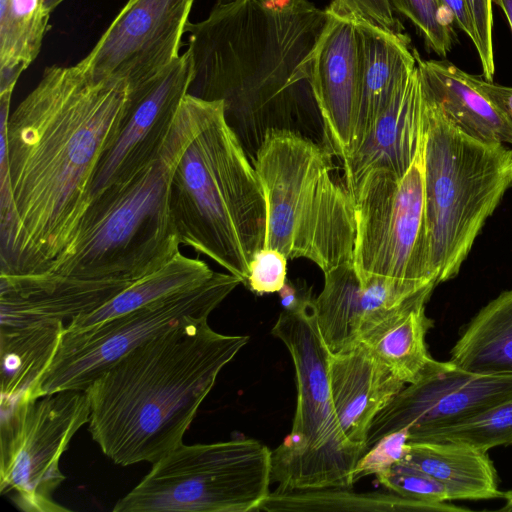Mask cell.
<instances>
[{
  "mask_svg": "<svg viewBox=\"0 0 512 512\" xmlns=\"http://www.w3.org/2000/svg\"><path fill=\"white\" fill-rule=\"evenodd\" d=\"M393 10L405 16L417 28L425 45L445 57L457 41L455 21L440 0H389Z\"/></svg>",
  "mask_w": 512,
  "mask_h": 512,
  "instance_id": "cell-32",
  "label": "cell"
},
{
  "mask_svg": "<svg viewBox=\"0 0 512 512\" xmlns=\"http://www.w3.org/2000/svg\"><path fill=\"white\" fill-rule=\"evenodd\" d=\"M330 12L308 0L217 2L188 23V94L221 100L226 118L318 109L313 61Z\"/></svg>",
  "mask_w": 512,
  "mask_h": 512,
  "instance_id": "cell-3",
  "label": "cell"
},
{
  "mask_svg": "<svg viewBox=\"0 0 512 512\" xmlns=\"http://www.w3.org/2000/svg\"><path fill=\"white\" fill-rule=\"evenodd\" d=\"M63 1L64 0H45V3L49 11L51 12Z\"/></svg>",
  "mask_w": 512,
  "mask_h": 512,
  "instance_id": "cell-42",
  "label": "cell"
},
{
  "mask_svg": "<svg viewBox=\"0 0 512 512\" xmlns=\"http://www.w3.org/2000/svg\"><path fill=\"white\" fill-rule=\"evenodd\" d=\"M403 460L426 472L448 490L451 500L503 497L488 451L461 442H408Z\"/></svg>",
  "mask_w": 512,
  "mask_h": 512,
  "instance_id": "cell-24",
  "label": "cell"
},
{
  "mask_svg": "<svg viewBox=\"0 0 512 512\" xmlns=\"http://www.w3.org/2000/svg\"><path fill=\"white\" fill-rule=\"evenodd\" d=\"M0 403V493L26 512L69 511L52 496L65 479L60 457L89 422L86 392L65 390Z\"/></svg>",
  "mask_w": 512,
  "mask_h": 512,
  "instance_id": "cell-12",
  "label": "cell"
},
{
  "mask_svg": "<svg viewBox=\"0 0 512 512\" xmlns=\"http://www.w3.org/2000/svg\"><path fill=\"white\" fill-rule=\"evenodd\" d=\"M191 319L121 357L86 390L89 432L115 464L155 463L183 443L222 368L248 336Z\"/></svg>",
  "mask_w": 512,
  "mask_h": 512,
  "instance_id": "cell-2",
  "label": "cell"
},
{
  "mask_svg": "<svg viewBox=\"0 0 512 512\" xmlns=\"http://www.w3.org/2000/svg\"><path fill=\"white\" fill-rule=\"evenodd\" d=\"M351 488L270 492L259 510L276 511H466L447 502H425L395 493H355Z\"/></svg>",
  "mask_w": 512,
  "mask_h": 512,
  "instance_id": "cell-28",
  "label": "cell"
},
{
  "mask_svg": "<svg viewBox=\"0 0 512 512\" xmlns=\"http://www.w3.org/2000/svg\"><path fill=\"white\" fill-rule=\"evenodd\" d=\"M49 14L45 0H0V94L38 56Z\"/></svg>",
  "mask_w": 512,
  "mask_h": 512,
  "instance_id": "cell-29",
  "label": "cell"
},
{
  "mask_svg": "<svg viewBox=\"0 0 512 512\" xmlns=\"http://www.w3.org/2000/svg\"><path fill=\"white\" fill-rule=\"evenodd\" d=\"M461 442L483 451L512 444V398L479 414L425 432L409 442Z\"/></svg>",
  "mask_w": 512,
  "mask_h": 512,
  "instance_id": "cell-31",
  "label": "cell"
},
{
  "mask_svg": "<svg viewBox=\"0 0 512 512\" xmlns=\"http://www.w3.org/2000/svg\"><path fill=\"white\" fill-rule=\"evenodd\" d=\"M206 104L204 99L185 96L157 158L126 188L89 207L72 240L43 272L134 282L180 252L169 209L170 180L202 122Z\"/></svg>",
  "mask_w": 512,
  "mask_h": 512,
  "instance_id": "cell-5",
  "label": "cell"
},
{
  "mask_svg": "<svg viewBox=\"0 0 512 512\" xmlns=\"http://www.w3.org/2000/svg\"><path fill=\"white\" fill-rule=\"evenodd\" d=\"M512 398V376L480 375L450 361L434 362L372 420L366 451L386 434L407 427L409 441L479 414Z\"/></svg>",
  "mask_w": 512,
  "mask_h": 512,
  "instance_id": "cell-15",
  "label": "cell"
},
{
  "mask_svg": "<svg viewBox=\"0 0 512 512\" xmlns=\"http://www.w3.org/2000/svg\"><path fill=\"white\" fill-rule=\"evenodd\" d=\"M441 3L451 12L456 26L461 29L473 44L476 41V33L472 15L466 0H440Z\"/></svg>",
  "mask_w": 512,
  "mask_h": 512,
  "instance_id": "cell-39",
  "label": "cell"
},
{
  "mask_svg": "<svg viewBox=\"0 0 512 512\" xmlns=\"http://www.w3.org/2000/svg\"><path fill=\"white\" fill-rule=\"evenodd\" d=\"M360 36V102L354 151L369 133L397 88L417 66L415 49L404 32L356 21ZM349 153V154H350ZM348 154V155H349Z\"/></svg>",
  "mask_w": 512,
  "mask_h": 512,
  "instance_id": "cell-21",
  "label": "cell"
},
{
  "mask_svg": "<svg viewBox=\"0 0 512 512\" xmlns=\"http://www.w3.org/2000/svg\"><path fill=\"white\" fill-rule=\"evenodd\" d=\"M227 1H230V0H217V2H227Z\"/></svg>",
  "mask_w": 512,
  "mask_h": 512,
  "instance_id": "cell-43",
  "label": "cell"
},
{
  "mask_svg": "<svg viewBox=\"0 0 512 512\" xmlns=\"http://www.w3.org/2000/svg\"><path fill=\"white\" fill-rule=\"evenodd\" d=\"M503 498L506 500V505L502 507L501 511L512 512V489L503 492Z\"/></svg>",
  "mask_w": 512,
  "mask_h": 512,
  "instance_id": "cell-41",
  "label": "cell"
},
{
  "mask_svg": "<svg viewBox=\"0 0 512 512\" xmlns=\"http://www.w3.org/2000/svg\"><path fill=\"white\" fill-rule=\"evenodd\" d=\"M239 284L241 279L231 273L214 272L196 286L94 326L78 331L64 329L51 362L25 396L85 391L110 366L148 339L188 320L208 319Z\"/></svg>",
  "mask_w": 512,
  "mask_h": 512,
  "instance_id": "cell-11",
  "label": "cell"
},
{
  "mask_svg": "<svg viewBox=\"0 0 512 512\" xmlns=\"http://www.w3.org/2000/svg\"><path fill=\"white\" fill-rule=\"evenodd\" d=\"M327 9L355 21L368 22L385 30L403 32L389 0H332Z\"/></svg>",
  "mask_w": 512,
  "mask_h": 512,
  "instance_id": "cell-36",
  "label": "cell"
},
{
  "mask_svg": "<svg viewBox=\"0 0 512 512\" xmlns=\"http://www.w3.org/2000/svg\"><path fill=\"white\" fill-rule=\"evenodd\" d=\"M473 85L493 104L512 127V87L471 75Z\"/></svg>",
  "mask_w": 512,
  "mask_h": 512,
  "instance_id": "cell-38",
  "label": "cell"
},
{
  "mask_svg": "<svg viewBox=\"0 0 512 512\" xmlns=\"http://www.w3.org/2000/svg\"><path fill=\"white\" fill-rule=\"evenodd\" d=\"M376 480L391 492L405 498L425 502L450 501L448 490L435 478L416 466L400 460Z\"/></svg>",
  "mask_w": 512,
  "mask_h": 512,
  "instance_id": "cell-33",
  "label": "cell"
},
{
  "mask_svg": "<svg viewBox=\"0 0 512 512\" xmlns=\"http://www.w3.org/2000/svg\"><path fill=\"white\" fill-rule=\"evenodd\" d=\"M254 167L266 201L263 247L306 258L323 273L353 263L355 212L334 179L332 151L289 129H268Z\"/></svg>",
  "mask_w": 512,
  "mask_h": 512,
  "instance_id": "cell-6",
  "label": "cell"
},
{
  "mask_svg": "<svg viewBox=\"0 0 512 512\" xmlns=\"http://www.w3.org/2000/svg\"><path fill=\"white\" fill-rule=\"evenodd\" d=\"M12 92L0 95V274L17 275L25 235L13 194L7 150V123Z\"/></svg>",
  "mask_w": 512,
  "mask_h": 512,
  "instance_id": "cell-30",
  "label": "cell"
},
{
  "mask_svg": "<svg viewBox=\"0 0 512 512\" xmlns=\"http://www.w3.org/2000/svg\"><path fill=\"white\" fill-rule=\"evenodd\" d=\"M328 373L340 433L348 448L360 458L366 452L372 420L405 383L362 342L330 353Z\"/></svg>",
  "mask_w": 512,
  "mask_h": 512,
  "instance_id": "cell-18",
  "label": "cell"
},
{
  "mask_svg": "<svg viewBox=\"0 0 512 512\" xmlns=\"http://www.w3.org/2000/svg\"><path fill=\"white\" fill-rule=\"evenodd\" d=\"M435 286L429 285L395 307L359 340L405 384L415 383L434 362L425 342L433 321L427 317L425 308Z\"/></svg>",
  "mask_w": 512,
  "mask_h": 512,
  "instance_id": "cell-23",
  "label": "cell"
},
{
  "mask_svg": "<svg viewBox=\"0 0 512 512\" xmlns=\"http://www.w3.org/2000/svg\"><path fill=\"white\" fill-rule=\"evenodd\" d=\"M408 442L407 427L381 437L357 461L352 475L353 483L363 477L378 476L389 470L396 462L404 458Z\"/></svg>",
  "mask_w": 512,
  "mask_h": 512,
  "instance_id": "cell-34",
  "label": "cell"
},
{
  "mask_svg": "<svg viewBox=\"0 0 512 512\" xmlns=\"http://www.w3.org/2000/svg\"><path fill=\"white\" fill-rule=\"evenodd\" d=\"M424 147L403 176L374 169L349 191L355 212L353 265L361 283L438 284L426 225Z\"/></svg>",
  "mask_w": 512,
  "mask_h": 512,
  "instance_id": "cell-10",
  "label": "cell"
},
{
  "mask_svg": "<svg viewBox=\"0 0 512 512\" xmlns=\"http://www.w3.org/2000/svg\"><path fill=\"white\" fill-rule=\"evenodd\" d=\"M287 259L277 249L262 247L250 262L245 286L260 295L279 292L287 281Z\"/></svg>",
  "mask_w": 512,
  "mask_h": 512,
  "instance_id": "cell-35",
  "label": "cell"
},
{
  "mask_svg": "<svg viewBox=\"0 0 512 512\" xmlns=\"http://www.w3.org/2000/svg\"><path fill=\"white\" fill-rule=\"evenodd\" d=\"M309 296L284 309L271 334L287 347L295 369L297 403L291 432L272 451L276 491L351 488L359 457L340 433L329 385L328 350Z\"/></svg>",
  "mask_w": 512,
  "mask_h": 512,
  "instance_id": "cell-8",
  "label": "cell"
},
{
  "mask_svg": "<svg viewBox=\"0 0 512 512\" xmlns=\"http://www.w3.org/2000/svg\"><path fill=\"white\" fill-rule=\"evenodd\" d=\"M449 361L475 374L512 376V289L503 291L471 319Z\"/></svg>",
  "mask_w": 512,
  "mask_h": 512,
  "instance_id": "cell-25",
  "label": "cell"
},
{
  "mask_svg": "<svg viewBox=\"0 0 512 512\" xmlns=\"http://www.w3.org/2000/svg\"><path fill=\"white\" fill-rule=\"evenodd\" d=\"M194 0H128L79 64L96 78L135 89L179 57Z\"/></svg>",
  "mask_w": 512,
  "mask_h": 512,
  "instance_id": "cell-14",
  "label": "cell"
},
{
  "mask_svg": "<svg viewBox=\"0 0 512 512\" xmlns=\"http://www.w3.org/2000/svg\"><path fill=\"white\" fill-rule=\"evenodd\" d=\"M191 77L186 51L153 79L129 90L125 121L96 168L88 208L126 188L157 158L188 94Z\"/></svg>",
  "mask_w": 512,
  "mask_h": 512,
  "instance_id": "cell-13",
  "label": "cell"
},
{
  "mask_svg": "<svg viewBox=\"0 0 512 512\" xmlns=\"http://www.w3.org/2000/svg\"><path fill=\"white\" fill-rule=\"evenodd\" d=\"M272 451L254 439L181 444L152 464L114 512L259 511L270 494Z\"/></svg>",
  "mask_w": 512,
  "mask_h": 512,
  "instance_id": "cell-9",
  "label": "cell"
},
{
  "mask_svg": "<svg viewBox=\"0 0 512 512\" xmlns=\"http://www.w3.org/2000/svg\"><path fill=\"white\" fill-rule=\"evenodd\" d=\"M214 272L204 261L178 252L163 266L139 278L97 310L70 320L65 330H82L130 312L175 292L196 286L209 279Z\"/></svg>",
  "mask_w": 512,
  "mask_h": 512,
  "instance_id": "cell-27",
  "label": "cell"
},
{
  "mask_svg": "<svg viewBox=\"0 0 512 512\" xmlns=\"http://www.w3.org/2000/svg\"><path fill=\"white\" fill-rule=\"evenodd\" d=\"M424 93L418 67L397 88L359 146L343 159L348 192L369 171L403 176L425 145Z\"/></svg>",
  "mask_w": 512,
  "mask_h": 512,
  "instance_id": "cell-19",
  "label": "cell"
},
{
  "mask_svg": "<svg viewBox=\"0 0 512 512\" xmlns=\"http://www.w3.org/2000/svg\"><path fill=\"white\" fill-rule=\"evenodd\" d=\"M132 283L81 280L48 272L0 274L1 325L72 320L97 310Z\"/></svg>",
  "mask_w": 512,
  "mask_h": 512,
  "instance_id": "cell-20",
  "label": "cell"
},
{
  "mask_svg": "<svg viewBox=\"0 0 512 512\" xmlns=\"http://www.w3.org/2000/svg\"><path fill=\"white\" fill-rule=\"evenodd\" d=\"M466 1L472 15L476 33L474 46L480 59L482 76L487 81H493L495 62L492 41L493 14L491 0Z\"/></svg>",
  "mask_w": 512,
  "mask_h": 512,
  "instance_id": "cell-37",
  "label": "cell"
},
{
  "mask_svg": "<svg viewBox=\"0 0 512 512\" xmlns=\"http://www.w3.org/2000/svg\"><path fill=\"white\" fill-rule=\"evenodd\" d=\"M491 3L503 11L512 31V0H491Z\"/></svg>",
  "mask_w": 512,
  "mask_h": 512,
  "instance_id": "cell-40",
  "label": "cell"
},
{
  "mask_svg": "<svg viewBox=\"0 0 512 512\" xmlns=\"http://www.w3.org/2000/svg\"><path fill=\"white\" fill-rule=\"evenodd\" d=\"M426 287L387 279L361 283L353 263L324 273V287L313 306L328 350L337 353L354 346L365 331Z\"/></svg>",
  "mask_w": 512,
  "mask_h": 512,
  "instance_id": "cell-17",
  "label": "cell"
},
{
  "mask_svg": "<svg viewBox=\"0 0 512 512\" xmlns=\"http://www.w3.org/2000/svg\"><path fill=\"white\" fill-rule=\"evenodd\" d=\"M64 322L0 325L1 401L27 395L51 362Z\"/></svg>",
  "mask_w": 512,
  "mask_h": 512,
  "instance_id": "cell-26",
  "label": "cell"
},
{
  "mask_svg": "<svg viewBox=\"0 0 512 512\" xmlns=\"http://www.w3.org/2000/svg\"><path fill=\"white\" fill-rule=\"evenodd\" d=\"M169 209L180 244L246 285L250 262L265 243L266 201L221 100L207 101L202 122L174 168Z\"/></svg>",
  "mask_w": 512,
  "mask_h": 512,
  "instance_id": "cell-4",
  "label": "cell"
},
{
  "mask_svg": "<svg viewBox=\"0 0 512 512\" xmlns=\"http://www.w3.org/2000/svg\"><path fill=\"white\" fill-rule=\"evenodd\" d=\"M360 78L356 21L330 12L314 55L313 90L328 148L342 160L350 153L355 139Z\"/></svg>",
  "mask_w": 512,
  "mask_h": 512,
  "instance_id": "cell-16",
  "label": "cell"
},
{
  "mask_svg": "<svg viewBox=\"0 0 512 512\" xmlns=\"http://www.w3.org/2000/svg\"><path fill=\"white\" fill-rule=\"evenodd\" d=\"M128 105L125 82L96 78L78 63L46 68L9 115V169L25 235L17 275L45 271L74 237Z\"/></svg>",
  "mask_w": 512,
  "mask_h": 512,
  "instance_id": "cell-1",
  "label": "cell"
},
{
  "mask_svg": "<svg viewBox=\"0 0 512 512\" xmlns=\"http://www.w3.org/2000/svg\"><path fill=\"white\" fill-rule=\"evenodd\" d=\"M423 93L426 225L439 284L458 275L485 222L512 188V148L467 133L424 86Z\"/></svg>",
  "mask_w": 512,
  "mask_h": 512,
  "instance_id": "cell-7",
  "label": "cell"
},
{
  "mask_svg": "<svg viewBox=\"0 0 512 512\" xmlns=\"http://www.w3.org/2000/svg\"><path fill=\"white\" fill-rule=\"evenodd\" d=\"M427 93L467 133L486 141L512 145V127L473 85L471 74L447 60H424L415 51Z\"/></svg>",
  "mask_w": 512,
  "mask_h": 512,
  "instance_id": "cell-22",
  "label": "cell"
}]
</instances>
